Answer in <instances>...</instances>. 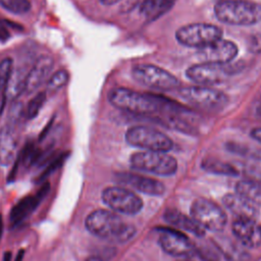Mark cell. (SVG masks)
Wrapping results in <instances>:
<instances>
[{
  "mask_svg": "<svg viewBox=\"0 0 261 261\" xmlns=\"http://www.w3.org/2000/svg\"><path fill=\"white\" fill-rule=\"evenodd\" d=\"M178 96L187 105L199 110H219L228 103L225 93L209 86L180 88Z\"/></svg>",
  "mask_w": 261,
  "mask_h": 261,
  "instance_id": "277c9868",
  "label": "cell"
},
{
  "mask_svg": "<svg viewBox=\"0 0 261 261\" xmlns=\"http://www.w3.org/2000/svg\"><path fill=\"white\" fill-rule=\"evenodd\" d=\"M102 200L113 211L126 215H135L143 208L141 198L125 188H106L102 193Z\"/></svg>",
  "mask_w": 261,
  "mask_h": 261,
  "instance_id": "8fae6325",
  "label": "cell"
},
{
  "mask_svg": "<svg viewBox=\"0 0 261 261\" xmlns=\"http://www.w3.org/2000/svg\"><path fill=\"white\" fill-rule=\"evenodd\" d=\"M180 261H189V260H180Z\"/></svg>",
  "mask_w": 261,
  "mask_h": 261,
  "instance_id": "ab89813d",
  "label": "cell"
},
{
  "mask_svg": "<svg viewBox=\"0 0 261 261\" xmlns=\"http://www.w3.org/2000/svg\"><path fill=\"white\" fill-rule=\"evenodd\" d=\"M214 15L228 25H253L261 22V4L249 0H220L214 5Z\"/></svg>",
  "mask_w": 261,
  "mask_h": 261,
  "instance_id": "3957f363",
  "label": "cell"
},
{
  "mask_svg": "<svg viewBox=\"0 0 261 261\" xmlns=\"http://www.w3.org/2000/svg\"><path fill=\"white\" fill-rule=\"evenodd\" d=\"M108 101L115 108L135 115L151 116L160 112L156 94L118 87L109 91Z\"/></svg>",
  "mask_w": 261,
  "mask_h": 261,
  "instance_id": "7a4b0ae2",
  "label": "cell"
},
{
  "mask_svg": "<svg viewBox=\"0 0 261 261\" xmlns=\"http://www.w3.org/2000/svg\"><path fill=\"white\" fill-rule=\"evenodd\" d=\"M232 232L243 245L249 248L261 246V225L255 219L237 218L232 223Z\"/></svg>",
  "mask_w": 261,
  "mask_h": 261,
  "instance_id": "2e32d148",
  "label": "cell"
},
{
  "mask_svg": "<svg viewBox=\"0 0 261 261\" xmlns=\"http://www.w3.org/2000/svg\"><path fill=\"white\" fill-rule=\"evenodd\" d=\"M238 46L225 39H219L201 49H198L197 56L201 62L226 64L230 63L238 55Z\"/></svg>",
  "mask_w": 261,
  "mask_h": 261,
  "instance_id": "4fadbf2b",
  "label": "cell"
},
{
  "mask_svg": "<svg viewBox=\"0 0 261 261\" xmlns=\"http://www.w3.org/2000/svg\"><path fill=\"white\" fill-rule=\"evenodd\" d=\"M132 75L138 83L158 91H171L179 86V81L175 75L150 63L135 64L132 68Z\"/></svg>",
  "mask_w": 261,
  "mask_h": 261,
  "instance_id": "ba28073f",
  "label": "cell"
},
{
  "mask_svg": "<svg viewBox=\"0 0 261 261\" xmlns=\"http://www.w3.org/2000/svg\"><path fill=\"white\" fill-rule=\"evenodd\" d=\"M69 80V74L66 70L60 69L54 72L46 84V94H53L62 89Z\"/></svg>",
  "mask_w": 261,
  "mask_h": 261,
  "instance_id": "d4e9b609",
  "label": "cell"
},
{
  "mask_svg": "<svg viewBox=\"0 0 261 261\" xmlns=\"http://www.w3.org/2000/svg\"><path fill=\"white\" fill-rule=\"evenodd\" d=\"M202 168L208 172L222 174V175L233 176L239 173L238 170L234 168V166H232L226 162H222L220 160L212 159V158H207V159L203 160Z\"/></svg>",
  "mask_w": 261,
  "mask_h": 261,
  "instance_id": "603a6c76",
  "label": "cell"
},
{
  "mask_svg": "<svg viewBox=\"0 0 261 261\" xmlns=\"http://www.w3.org/2000/svg\"><path fill=\"white\" fill-rule=\"evenodd\" d=\"M85 225L92 234L118 243L128 241L136 232L135 227L123 222L116 213L104 209L90 213L85 220Z\"/></svg>",
  "mask_w": 261,
  "mask_h": 261,
  "instance_id": "6da1fadb",
  "label": "cell"
},
{
  "mask_svg": "<svg viewBox=\"0 0 261 261\" xmlns=\"http://www.w3.org/2000/svg\"><path fill=\"white\" fill-rule=\"evenodd\" d=\"M234 69L236 67L230 63L199 62L187 68L186 76L199 86H211L224 82L234 72Z\"/></svg>",
  "mask_w": 261,
  "mask_h": 261,
  "instance_id": "30bf717a",
  "label": "cell"
},
{
  "mask_svg": "<svg viewBox=\"0 0 261 261\" xmlns=\"http://www.w3.org/2000/svg\"><path fill=\"white\" fill-rule=\"evenodd\" d=\"M257 112H258V114L261 116V102L259 103V105H258V107H257Z\"/></svg>",
  "mask_w": 261,
  "mask_h": 261,
  "instance_id": "f35d334b",
  "label": "cell"
},
{
  "mask_svg": "<svg viewBox=\"0 0 261 261\" xmlns=\"http://www.w3.org/2000/svg\"><path fill=\"white\" fill-rule=\"evenodd\" d=\"M222 38V30L206 22H195L180 27L175 32L176 41L186 47L201 49Z\"/></svg>",
  "mask_w": 261,
  "mask_h": 261,
  "instance_id": "52a82bcc",
  "label": "cell"
},
{
  "mask_svg": "<svg viewBox=\"0 0 261 261\" xmlns=\"http://www.w3.org/2000/svg\"><path fill=\"white\" fill-rule=\"evenodd\" d=\"M134 169L153 173L161 176H169L176 172V159L167 152L141 151L134 153L129 159Z\"/></svg>",
  "mask_w": 261,
  "mask_h": 261,
  "instance_id": "8992f818",
  "label": "cell"
},
{
  "mask_svg": "<svg viewBox=\"0 0 261 261\" xmlns=\"http://www.w3.org/2000/svg\"><path fill=\"white\" fill-rule=\"evenodd\" d=\"M13 71V60L11 58H5L0 61V90L5 95L10 76Z\"/></svg>",
  "mask_w": 261,
  "mask_h": 261,
  "instance_id": "f1b7e54d",
  "label": "cell"
},
{
  "mask_svg": "<svg viewBox=\"0 0 261 261\" xmlns=\"http://www.w3.org/2000/svg\"><path fill=\"white\" fill-rule=\"evenodd\" d=\"M10 37L9 31L6 27L5 21L0 20V42H6Z\"/></svg>",
  "mask_w": 261,
  "mask_h": 261,
  "instance_id": "d6a6232c",
  "label": "cell"
},
{
  "mask_svg": "<svg viewBox=\"0 0 261 261\" xmlns=\"http://www.w3.org/2000/svg\"><path fill=\"white\" fill-rule=\"evenodd\" d=\"M251 137L256 140L257 142L261 143V127H256V128H253L252 132H251Z\"/></svg>",
  "mask_w": 261,
  "mask_h": 261,
  "instance_id": "836d02e7",
  "label": "cell"
},
{
  "mask_svg": "<svg viewBox=\"0 0 261 261\" xmlns=\"http://www.w3.org/2000/svg\"><path fill=\"white\" fill-rule=\"evenodd\" d=\"M2 232H3V219H2V215L0 214V240H1Z\"/></svg>",
  "mask_w": 261,
  "mask_h": 261,
  "instance_id": "74e56055",
  "label": "cell"
},
{
  "mask_svg": "<svg viewBox=\"0 0 261 261\" xmlns=\"http://www.w3.org/2000/svg\"><path fill=\"white\" fill-rule=\"evenodd\" d=\"M195 255L202 261H220V253L217 247L208 243H202L199 246L195 245Z\"/></svg>",
  "mask_w": 261,
  "mask_h": 261,
  "instance_id": "484cf974",
  "label": "cell"
},
{
  "mask_svg": "<svg viewBox=\"0 0 261 261\" xmlns=\"http://www.w3.org/2000/svg\"><path fill=\"white\" fill-rule=\"evenodd\" d=\"M17 140L15 133L10 125H4L0 129V165L8 166L16 155Z\"/></svg>",
  "mask_w": 261,
  "mask_h": 261,
  "instance_id": "d6986e66",
  "label": "cell"
},
{
  "mask_svg": "<svg viewBox=\"0 0 261 261\" xmlns=\"http://www.w3.org/2000/svg\"><path fill=\"white\" fill-rule=\"evenodd\" d=\"M0 5L5 10L14 14H24L32 7L29 0H0Z\"/></svg>",
  "mask_w": 261,
  "mask_h": 261,
  "instance_id": "4316f807",
  "label": "cell"
},
{
  "mask_svg": "<svg viewBox=\"0 0 261 261\" xmlns=\"http://www.w3.org/2000/svg\"><path fill=\"white\" fill-rule=\"evenodd\" d=\"M50 191V184L48 181L41 186V189L34 196H27L20 199L10 211V221L12 223H18L24 217H27L32 211H34L39 203L45 198Z\"/></svg>",
  "mask_w": 261,
  "mask_h": 261,
  "instance_id": "e0dca14e",
  "label": "cell"
},
{
  "mask_svg": "<svg viewBox=\"0 0 261 261\" xmlns=\"http://www.w3.org/2000/svg\"><path fill=\"white\" fill-rule=\"evenodd\" d=\"M53 65H54V61L50 56L48 55L40 56L35 61V63L33 64V67L25 75L23 93L27 95L34 94L42 86V84L48 79L53 68Z\"/></svg>",
  "mask_w": 261,
  "mask_h": 261,
  "instance_id": "9a60e30c",
  "label": "cell"
},
{
  "mask_svg": "<svg viewBox=\"0 0 261 261\" xmlns=\"http://www.w3.org/2000/svg\"><path fill=\"white\" fill-rule=\"evenodd\" d=\"M124 138L128 145L145 151L168 152L173 147V142L168 136L156 128L145 125L128 127Z\"/></svg>",
  "mask_w": 261,
  "mask_h": 261,
  "instance_id": "5b68a950",
  "label": "cell"
},
{
  "mask_svg": "<svg viewBox=\"0 0 261 261\" xmlns=\"http://www.w3.org/2000/svg\"><path fill=\"white\" fill-rule=\"evenodd\" d=\"M164 219L180 231L185 230L197 237H203L205 234V229H203L192 216L189 217L176 209H167L164 213Z\"/></svg>",
  "mask_w": 261,
  "mask_h": 261,
  "instance_id": "ffe728a7",
  "label": "cell"
},
{
  "mask_svg": "<svg viewBox=\"0 0 261 261\" xmlns=\"http://www.w3.org/2000/svg\"><path fill=\"white\" fill-rule=\"evenodd\" d=\"M249 48L253 52H260L261 51V35H255L251 38Z\"/></svg>",
  "mask_w": 261,
  "mask_h": 261,
  "instance_id": "1f68e13d",
  "label": "cell"
},
{
  "mask_svg": "<svg viewBox=\"0 0 261 261\" xmlns=\"http://www.w3.org/2000/svg\"><path fill=\"white\" fill-rule=\"evenodd\" d=\"M222 202L224 206L233 213L237 218L256 219L259 215L258 208L240 194H226Z\"/></svg>",
  "mask_w": 261,
  "mask_h": 261,
  "instance_id": "ac0fdd59",
  "label": "cell"
},
{
  "mask_svg": "<svg viewBox=\"0 0 261 261\" xmlns=\"http://www.w3.org/2000/svg\"><path fill=\"white\" fill-rule=\"evenodd\" d=\"M174 0H144L140 6V12L148 19H156L167 12Z\"/></svg>",
  "mask_w": 261,
  "mask_h": 261,
  "instance_id": "7402d4cb",
  "label": "cell"
},
{
  "mask_svg": "<svg viewBox=\"0 0 261 261\" xmlns=\"http://www.w3.org/2000/svg\"><path fill=\"white\" fill-rule=\"evenodd\" d=\"M23 256H24V250H19L16 257H15V260L14 261H22L23 259Z\"/></svg>",
  "mask_w": 261,
  "mask_h": 261,
  "instance_id": "d590c367",
  "label": "cell"
},
{
  "mask_svg": "<svg viewBox=\"0 0 261 261\" xmlns=\"http://www.w3.org/2000/svg\"><path fill=\"white\" fill-rule=\"evenodd\" d=\"M25 75L27 74H24L20 69H13L6 90V93H8L7 95L11 99H15L23 92Z\"/></svg>",
  "mask_w": 261,
  "mask_h": 261,
  "instance_id": "cb8c5ba5",
  "label": "cell"
},
{
  "mask_svg": "<svg viewBox=\"0 0 261 261\" xmlns=\"http://www.w3.org/2000/svg\"><path fill=\"white\" fill-rule=\"evenodd\" d=\"M260 181H261V179H260Z\"/></svg>",
  "mask_w": 261,
  "mask_h": 261,
  "instance_id": "60d3db41",
  "label": "cell"
},
{
  "mask_svg": "<svg viewBox=\"0 0 261 261\" xmlns=\"http://www.w3.org/2000/svg\"><path fill=\"white\" fill-rule=\"evenodd\" d=\"M236 192L251 202L256 207H261V181L243 179L238 181Z\"/></svg>",
  "mask_w": 261,
  "mask_h": 261,
  "instance_id": "44dd1931",
  "label": "cell"
},
{
  "mask_svg": "<svg viewBox=\"0 0 261 261\" xmlns=\"http://www.w3.org/2000/svg\"><path fill=\"white\" fill-rule=\"evenodd\" d=\"M116 178L117 181L149 196H161L165 192V186L161 181L145 175L120 172L116 174Z\"/></svg>",
  "mask_w": 261,
  "mask_h": 261,
  "instance_id": "5bb4252c",
  "label": "cell"
},
{
  "mask_svg": "<svg viewBox=\"0 0 261 261\" xmlns=\"http://www.w3.org/2000/svg\"><path fill=\"white\" fill-rule=\"evenodd\" d=\"M157 230L159 232V245L167 254L174 257L195 255V245L182 231L170 227H160Z\"/></svg>",
  "mask_w": 261,
  "mask_h": 261,
  "instance_id": "7c38bea8",
  "label": "cell"
},
{
  "mask_svg": "<svg viewBox=\"0 0 261 261\" xmlns=\"http://www.w3.org/2000/svg\"><path fill=\"white\" fill-rule=\"evenodd\" d=\"M46 99H47L46 92H39L31 99L27 107L28 119H34L39 114V112L41 111V109L43 108L46 102Z\"/></svg>",
  "mask_w": 261,
  "mask_h": 261,
  "instance_id": "83f0119b",
  "label": "cell"
},
{
  "mask_svg": "<svg viewBox=\"0 0 261 261\" xmlns=\"http://www.w3.org/2000/svg\"><path fill=\"white\" fill-rule=\"evenodd\" d=\"M120 1H122V0H100V2H101L103 5H105V6L114 5V4H116V3L120 2Z\"/></svg>",
  "mask_w": 261,
  "mask_h": 261,
  "instance_id": "e575fe53",
  "label": "cell"
},
{
  "mask_svg": "<svg viewBox=\"0 0 261 261\" xmlns=\"http://www.w3.org/2000/svg\"><path fill=\"white\" fill-rule=\"evenodd\" d=\"M228 150L240 154V155H246V156H250V157H254L257 159H261V150L259 149H253L251 147L248 146H244V145H239V144H234V143H230L227 146Z\"/></svg>",
  "mask_w": 261,
  "mask_h": 261,
  "instance_id": "4dcf8cb0",
  "label": "cell"
},
{
  "mask_svg": "<svg viewBox=\"0 0 261 261\" xmlns=\"http://www.w3.org/2000/svg\"><path fill=\"white\" fill-rule=\"evenodd\" d=\"M11 260V253L10 252H5L4 257H3V261H10Z\"/></svg>",
  "mask_w": 261,
  "mask_h": 261,
  "instance_id": "8d00e7d4",
  "label": "cell"
},
{
  "mask_svg": "<svg viewBox=\"0 0 261 261\" xmlns=\"http://www.w3.org/2000/svg\"><path fill=\"white\" fill-rule=\"evenodd\" d=\"M67 157V153H60L58 154L56 157H54L45 167V169L41 172V174L38 176L37 180H43L46 179L51 173H53L55 170H57L58 168L61 167V165L63 164V162L65 161Z\"/></svg>",
  "mask_w": 261,
  "mask_h": 261,
  "instance_id": "f546056e",
  "label": "cell"
},
{
  "mask_svg": "<svg viewBox=\"0 0 261 261\" xmlns=\"http://www.w3.org/2000/svg\"><path fill=\"white\" fill-rule=\"evenodd\" d=\"M191 216L203 228L210 231H221L226 223V214L214 202L199 198L191 206Z\"/></svg>",
  "mask_w": 261,
  "mask_h": 261,
  "instance_id": "9c48e42d",
  "label": "cell"
}]
</instances>
